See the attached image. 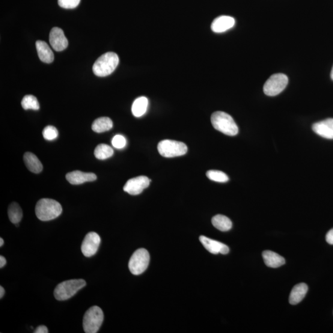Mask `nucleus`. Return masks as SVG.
<instances>
[{
	"label": "nucleus",
	"instance_id": "1",
	"mask_svg": "<svg viewBox=\"0 0 333 333\" xmlns=\"http://www.w3.org/2000/svg\"><path fill=\"white\" fill-rule=\"evenodd\" d=\"M62 208L60 203L54 199L43 198L38 201L35 214L41 221H50L61 215Z\"/></svg>",
	"mask_w": 333,
	"mask_h": 333
},
{
	"label": "nucleus",
	"instance_id": "2",
	"mask_svg": "<svg viewBox=\"0 0 333 333\" xmlns=\"http://www.w3.org/2000/svg\"><path fill=\"white\" fill-rule=\"evenodd\" d=\"M211 123L214 129L225 135L235 136L239 133V127L233 117L227 113L217 111L211 116Z\"/></svg>",
	"mask_w": 333,
	"mask_h": 333
},
{
	"label": "nucleus",
	"instance_id": "3",
	"mask_svg": "<svg viewBox=\"0 0 333 333\" xmlns=\"http://www.w3.org/2000/svg\"><path fill=\"white\" fill-rule=\"evenodd\" d=\"M120 58L116 53L108 52L101 56L95 61L93 71L98 77H106L111 74L117 68Z\"/></svg>",
	"mask_w": 333,
	"mask_h": 333
},
{
	"label": "nucleus",
	"instance_id": "4",
	"mask_svg": "<svg viewBox=\"0 0 333 333\" xmlns=\"http://www.w3.org/2000/svg\"><path fill=\"white\" fill-rule=\"evenodd\" d=\"M86 284L87 282L82 279H70L62 282L55 288V297L58 301H65L75 295Z\"/></svg>",
	"mask_w": 333,
	"mask_h": 333
},
{
	"label": "nucleus",
	"instance_id": "5",
	"mask_svg": "<svg viewBox=\"0 0 333 333\" xmlns=\"http://www.w3.org/2000/svg\"><path fill=\"white\" fill-rule=\"evenodd\" d=\"M104 320L103 312L98 306H93L85 312L83 319V328L86 333H97Z\"/></svg>",
	"mask_w": 333,
	"mask_h": 333
},
{
	"label": "nucleus",
	"instance_id": "6",
	"mask_svg": "<svg viewBox=\"0 0 333 333\" xmlns=\"http://www.w3.org/2000/svg\"><path fill=\"white\" fill-rule=\"evenodd\" d=\"M157 150L160 155L170 158L185 155L188 151V148L182 142L165 139L159 142Z\"/></svg>",
	"mask_w": 333,
	"mask_h": 333
},
{
	"label": "nucleus",
	"instance_id": "7",
	"mask_svg": "<svg viewBox=\"0 0 333 333\" xmlns=\"http://www.w3.org/2000/svg\"><path fill=\"white\" fill-rule=\"evenodd\" d=\"M150 256L145 249H139L131 257L129 268L131 273L134 275H139L147 269L150 264Z\"/></svg>",
	"mask_w": 333,
	"mask_h": 333
},
{
	"label": "nucleus",
	"instance_id": "8",
	"mask_svg": "<svg viewBox=\"0 0 333 333\" xmlns=\"http://www.w3.org/2000/svg\"><path fill=\"white\" fill-rule=\"evenodd\" d=\"M288 83V77L283 74H276L265 83L264 93L267 96L274 97L283 91Z\"/></svg>",
	"mask_w": 333,
	"mask_h": 333
},
{
	"label": "nucleus",
	"instance_id": "9",
	"mask_svg": "<svg viewBox=\"0 0 333 333\" xmlns=\"http://www.w3.org/2000/svg\"><path fill=\"white\" fill-rule=\"evenodd\" d=\"M101 243L99 234L91 231L85 236L81 246V251L85 257H90L97 253Z\"/></svg>",
	"mask_w": 333,
	"mask_h": 333
},
{
	"label": "nucleus",
	"instance_id": "10",
	"mask_svg": "<svg viewBox=\"0 0 333 333\" xmlns=\"http://www.w3.org/2000/svg\"><path fill=\"white\" fill-rule=\"evenodd\" d=\"M151 180L146 176L131 178L124 186L125 192L131 195H138L150 185Z\"/></svg>",
	"mask_w": 333,
	"mask_h": 333
},
{
	"label": "nucleus",
	"instance_id": "11",
	"mask_svg": "<svg viewBox=\"0 0 333 333\" xmlns=\"http://www.w3.org/2000/svg\"><path fill=\"white\" fill-rule=\"evenodd\" d=\"M50 43L56 52H62L67 49L68 41L63 31L59 28L52 29L50 34Z\"/></svg>",
	"mask_w": 333,
	"mask_h": 333
},
{
	"label": "nucleus",
	"instance_id": "12",
	"mask_svg": "<svg viewBox=\"0 0 333 333\" xmlns=\"http://www.w3.org/2000/svg\"><path fill=\"white\" fill-rule=\"evenodd\" d=\"M202 245H203L206 249L210 253L213 254H218L221 253L222 254H227L230 251L228 247L218 241L213 240L212 239H208V237L204 236L199 237Z\"/></svg>",
	"mask_w": 333,
	"mask_h": 333
},
{
	"label": "nucleus",
	"instance_id": "13",
	"mask_svg": "<svg viewBox=\"0 0 333 333\" xmlns=\"http://www.w3.org/2000/svg\"><path fill=\"white\" fill-rule=\"evenodd\" d=\"M315 133L326 139H333V118L320 121L312 126Z\"/></svg>",
	"mask_w": 333,
	"mask_h": 333
},
{
	"label": "nucleus",
	"instance_id": "14",
	"mask_svg": "<svg viewBox=\"0 0 333 333\" xmlns=\"http://www.w3.org/2000/svg\"><path fill=\"white\" fill-rule=\"evenodd\" d=\"M65 178L72 185H80L97 179V175L93 173H86L79 171L69 172L66 175Z\"/></svg>",
	"mask_w": 333,
	"mask_h": 333
},
{
	"label": "nucleus",
	"instance_id": "15",
	"mask_svg": "<svg viewBox=\"0 0 333 333\" xmlns=\"http://www.w3.org/2000/svg\"><path fill=\"white\" fill-rule=\"evenodd\" d=\"M235 25L233 17L228 16H221L214 19L211 25L212 31L216 33H222L231 29Z\"/></svg>",
	"mask_w": 333,
	"mask_h": 333
},
{
	"label": "nucleus",
	"instance_id": "16",
	"mask_svg": "<svg viewBox=\"0 0 333 333\" xmlns=\"http://www.w3.org/2000/svg\"><path fill=\"white\" fill-rule=\"evenodd\" d=\"M36 49L40 60L50 64L54 61V54L45 41L38 40L36 42Z\"/></svg>",
	"mask_w": 333,
	"mask_h": 333
},
{
	"label": "nucleus",
	"instance_id": "17",
	"mask_svg": "<svg viewBox=\"0 0 333 333\" xmlns=\"http://www.w3.org/2000/svg\"><path fill=\"white\" fill-rule=\"evenodd\" d=\"M264 263L271 268H278L286 263L283 257L271 251H265L263 253Z\"/></svg>",
	"mask_w": 333,
	"mask_h": 333
},
{
	"label": "nucleus",
	"instance_id": "18",
	"mask_svg": "<svg viewBox=\"0 0 333 333\" xmlns=\"http://www.w3.org/2000/svg\"><path fill=\"white\" fill-rule=\"evenodd\" d=\"M23 160L27 168L33 173L39 174L43 170V165L34 154L27 152L23 155Z\"/></svg>",
	"mask_w": 333,
	"mask_h": 333
},
{
	"label": "nucleus",
	"instance_id": "19",
	"mask_svg": "<svg viewBox=\"0 0 333 333\" xmlns=\"http://www.w3.org/2000/svg\"><path fill=\"white\" fill-rule=\"evenodd\" d=\"M308 291L307 285L300 283L293 288L290 294L289 301L291 305H296L304 298Z\"/></svg>",
	"mask_w": 333,
	"mask_h": 333
},
{
	"label": "nucleus",
	"instance_id": "20",
	"mask_svg": "<svg viewBox=\"0 0 333 333\" xmlns=\"http://www.w3.org/2000/svg\"><path fill=\"white\" fill-rule=\"evenodd\" d=\"M148 106V98L145 97H139L133 103L132 107V114L136 117H141L147 112Z\"/></svg>",
	"mask_w": 333,
	"mask_h": 333
},
{
	"label": "nucleus",
	"instance_id": "21",
	"mask_svg": "<svg viewBox=\"0 0 333 333\" xmlns=\"http://www.w3.org/2000/svg\"><path fill=\"white\" fill-rule=\"evenodd\" d=\"M113 127L112 121L111 118L107 117H102L97 118L92 124V130L97 133L107 132L112 129Z\"/></svg>",
	"mask_w": 333,
	"mask_h": 333
},
{
	"label": "nucleus",
	"instance_id": "22",
	"mask_svg": "<svg viewBox=\"0 0 333 333\" xmlns=\"http://www.w3.org/2000/svg\"><path fill=\"white\" fill-rule=\"evenodd\" d=\"M214 227L222 231H227L231 230L232 222L227 217L223 215H217L212 219Z\"/></svg>",
	"mask_w": 333,
	"mask_h": 333
},
{
	"label": "nucleus",
	"instance_id": "23",
	"mask_svg": "<svg viewBox=\"0 0 333 333\" xmlns=\"http://www.w3.org/2000/svg\"><path fill=\"white\" fill-rule=\"evenodd\" d=\"M8 213L9 219L13 224H18L21 221L23 213L21 208L18 204L11 203L9 206Z\"/></svg>",
	"mask_w": 333,
	"mask_h": 333
},
{
	"label": "nucleus",
	"instance_id": "24",
	"mask_svg": "<svg viewBox=\"0 0 333 333\" xmlns=\"http://www.w3.org/2000/svg\"><path fill=\"white\" fill-rule=\"evenodd\" d=\"M94 154L98 159L105 160L112 156L114 150L108 145L100 144L95 148Z\"/></svg>",
	"mask_w": 333,
	"mask_h": 333
},
{
	"label": "nucleus",
	"instance_id": "25",
	"mask_svg": "<svg viewBox=\"0 0 333 333\" xmlns=\"http://www.w3.org/2000/svg\"><path fill=\"white\" fill-rule=\"evenodd\" d=\"M21 105L25 110L33 109L37 111L40 109L39 103H38L37 98L33 95H26L23 97Z\"/></svg>",
	"mask_w": 333,
	"mask_h": 333
},
{
	"label": "nucleus",
	"instance_id": "26",
	"mask_svg": "<svg viewBox=\"0 0 333 333\" xmlns=\"http://www.w3.org/2000/svg\"><path fill=\"white\" fill-rule=\"evenodd\" d=\"M206 175L210 180L219 183L227 182L229 180L228 175L222 171L211 170L207 172Z\"/></svg>",
	"mask_w": 333,
	"mask_h": 333
},
{
	"label": "nucleus",
	"instance_id": "27",
	"mask_svg": "<svg viewBox=\"0 0 333 333\" xmlns=\"http://www.w3.org/2000/svg\"><path fill=\"white\" fill-rule=\"evenodd\" d=\"M43 136L46 140L52 141L58 137V130L52 126H46L43 130Z\"/></svg>",
	"mask_w": 333,
	"mask_h": 333
},
{
	"label": "nucleus",
	"instance_id": "28",
	"mask_svg": "<svg viewBox=\"0 0 333 333\" xmlns=\"http://www.w3.org/2000/svg\"><path fill=\"white\" fill-rule=\"evenodd\" d=\"M80 0H58V4L61 8L74 9L78 7Z\"/></svg>",
	"mask_w": 333,
	"mask_h": 333
},
{
	"label": "nucleus",
	"instance_id": "29",
	"mask_svg": "<svg viewBox=\"0 0 333 333\" xmlns=\"http://www.w3.org/2000/svg\"><path fill=\"white\" fill-rule=\"evenodd\" d=\"M127 144L126 139L123 135H117L112 139L113 147L117 149H122L126 147Z\"/></svg>",
	"mask_w": 333,
	"mask_h": 333
},
{
	"label": "nucleus",
	"instance_id": "30",
	"mask_svg": "<svg viewBox=\"0 0 333 333\" xmlns=\"http://www.w3.org/2000/svg\"><path fill=\"white\" fill-rule=\"evenodd\" d=\"M326 240L329 245H333V228L326 234Z\"/></svg>",
	"mask_w": 333,
	"mask_h": 333
},
{
	"label": "nucleus",
	"instance_id": "31",
	"mask_svg": "<svg viewBox=\"0 0 333 333\" xmlns=\"http://www.w3.org/2000/svg\"><path fill=\"white\" fill-rule=\"evenodd\" d=\"M34 333H47L49 332V329H47V327L44 325H40L35 330Z\"/></svg>",
	"mask_w": 333,
	"mask_h": 333
},
{
	"label": "nucleus",
	"instance_id": "32",
	"mask_svg": "<svg viewBox=\"0 0 333 333\" xmlns=\"http://www.w3.org/2000/svg\"><path fill=\"white\" fill-rule=\"evenodd\" d=\"M7 264V260L6 258L1 255L0 256V268L2 269L3 267H4L5 265Z\"/></svg>",
	"mask_w": 333,
	"mask_h": 333
},
{
	"label": "nucleus",
	"instance_id": "33",
	"mask_svg": "<svg viewBox=\"0 0 333 333\" xmlns=\"http://www.w3.org/2000/svg\"><path fill=\"white\" fill-rule=\"evenodd\" d=\"M5 293V291L3 287H0V298L2 299L3 297L4 296Z\"/></svg>",
	"mask_w": 333,
	"mask_h": 333
},
{
	"label": "nucleus",
	"instance_id": "34",
	"mask_svg": "<svg viewBox=\"0 0 333 333\" xmlns=\"http://www.w3.org/2000/svg\"><path fill=\"white\" fill-rule=\"evenodd\" d=\"M4 245V240H3L2 237L0 239V246L2 247Z\"/></svg>",
	"mask_w": 333,
	"mask_h": 333
},
{
	"label": "nucleus",
	"instance_id": "35",
	"mask_svg": "<svg viewBox=\"0 0 333 333\" xmlns=\"http://www.w3.org/2000/svg\"><path fill=\"white\" fill-rule=\"evenodd\" d=\"M331 78L333 80V66L332 68L331 73Z\"/></svg>",
	"mask_w": 333,
	"mask_h": 333
}]
</instances>
